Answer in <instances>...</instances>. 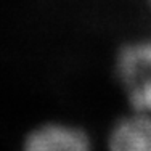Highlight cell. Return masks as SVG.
I'll use <instances>...</instances> for the list:
<instances>
[{"label":"cell","mask_w":151,"mask_h":151,"mask_svg":"<svg viewBox=\"0 0 151 151\" xmlns=\"http://www.w3.org/2000/svg\"><path fill=\"white\" fill-rule=\"evenodd\" d=\"M113 76L129 109L151 114V35L130 39L117 47Z\"/></svg>","instance_id":"6da1fadb"},{"label":"cell","mask_w":151,"mask_h":151,"mask_svg":"<svg viewBox=\"0 0 151 151\" xmlns=\"http://www.w3.org/2000/svg\"><path fill=\"white\" fill-rule=\"evenodd\" d=\"M105 142L111 151H151V114L129 109L109 125Z\"/></svg>","instance_id":"3957f363"},{"label":"cell","mask_w":151,"mask_h":151,"mask_svg":"<svg viewBox=\"0 0 151 151\" xmlns=\"http://www.w3.org/2000/svg\"><path fill=\"white\" fill-rule=\"evenodd\" d=\"M93 146L87 129L71 122H47L32 129L24 148L29 151H88Z\"/></svg>","instance_id":"7a4b0ae2"},{"label":"cell","mask_w":151,"mask_h":151,"mask_svg":"<svg viewBox=\"0 0 151 151\" xmlns=\"http://www.w3.org/2000/svg\"><path fill=\"white\" fill-rule=\"evenodd\" d=\"M145 2H146V5H148L150 10H151V0H145Z\"/></svg>","instance_id":"277c9868"}]
</instances>
